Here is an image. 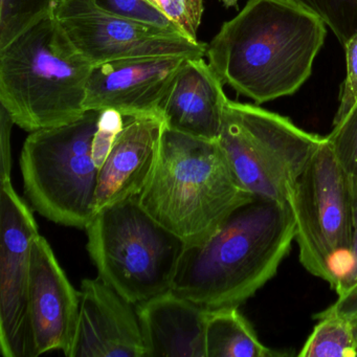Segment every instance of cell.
<instances>
[{"mask_svg":"<svg viewBox=\"0 0 357 357\" xmlns=\"http://www.w3.org/2000/svg\"><path fill=\"white\" fill-rule=\"evenodd\" d=\"M326 33L294 0H248L208 43L206 57L223 84L260 105L302 87Z\"/></svg>","mask_w":357,"mask_h":357,"instance_id":"6da1fadb","label":"cell"},{"mask_svg":"<svg viewBox=\"0 0 357 357\" xmlns=\"http://www.w3.org/2000/svg\"><path fill=\"white\" fill-rule=\"evenodd\" d=\"M296 233L289 204L257 198L185 246L171 290L206 309L239 307L277 275Z\"/></svg>","mask_w":357,"mask_h":357,"instance_id":"7a4b0ae2","label":"cell"},{"mask_svg":"<svg viewBox=\"0 0 357 357\" xmlns=\"http://www.w3.org/2000/svg\"><path fill=\"white\" fill-rule=\"evenodd\" d=\"M139 204L185 245L214 234L238 208L257 199L229 166L218 141L167 128Z\"/></svg>","mask_w":357,"mask_h":357,"instance_id":"3957f363","label":"cell"},{"mask_svg":"<svg viewBox=\"0 0 357 357\" xmlns=\"http://www.w3.org/2000/svg\"><path fill=\"white\" fill-rule=\"evenodd\" d=\"M93 68L52 16L0 50L1 107L29 132L74 122Z\"/></svg>","mask_w":357,"mask_h":357,"instance_id":"277c9868","label":"cell"},{"mask_svg":"<svg viewBox=\"0 0 357 357\" xmlns=\"http://www.w3.org/2000/svg\"><path fill=\"white\" fill-rule=\"evenodd\" d=\"M85 229L98 277L123 298L137 305L171 290L185 243L137 197L102 208Z\"/></svg>","mask_w":357,"mask_h":357,"instance_id":"5b68a950","label":"cell"},{"mask_svg":"<svg viewBox=\"0 0 357 357\" xmlns=\"http://www.w3.org/2000/svg\"><path fill=\"white\" fill-rule=\"evenodd\" d=\"M103 112L86 110L62 126L33 131L20 156L24 195L49 220L85 229L96 216L99 168L93 143Z\"/></svg>","mask_w":357,"mask_h":357,"instance_id":"8992f818","label":"cell"},{"mask_svg":"<svg viewBox=\"0 0 357 357\" xmlns=\"http://www.w3.org/2000/svg\"><path fill=\"white\" fill-rule=\"evenodd\" d=\"M217 141L246 191L258 199L288 204L326 137L259 106L229 100Z\"/></svg>","mask_w":357,"mask_h":357,"instance_id":"52a82bcc","label":"cell"},{"mask_svg":"<svg viewBox=\"0 0 357 357\" xmlns=\"http://www.w3.org/2000/svg\"><path fill=\"white\" fill-rule=\"evenodd\" d=\"M288 204L296 220L301 263L337 289L351 267L352 189L327 139L298 177Z\"/></svg>","mask_w":357,"mask_h":357,"instance_id":"ba28073f","label":"cell"},{"mask_svg":"<svg viewBox=\"0 0 357 357\" xmlns=\"http://www.w3.org/2000/svg\"><path fill=\"white\" fill-rule=\"evenodd\" d=\"M55 18L70 43L93 66L154 57L204 58L208 45L176 30L105 11L95 0H59Z\"/></svg>","mask_w":357,"mask_h":357,"instance_id":"9c48e42d","label":"cell"},{"mask_svg":"<svg viewBox=\"0 0 357 357\" xmlns=\"http://www.w3.org/2000/svg\"><path fill=\"white\" fill-rule=\"evenodd\" d=\"M0 181V347L5 357H33L29 284L38 227L11 178Z\"/></svg>","mask_w":357,"mask_h":357,"instance_id":"30bf717a","label":"cell"},{"mask_svg":"<svg viewBox=\"0 0 357 357\" xmlns=\"http://www.w3.org/2000/svg\"><path fill=\"white\" fill-rule=\"evenodd\" d=\"M188 59L139 58L98 64L87 81L85 110L162 118V105Z\"/></svg>","mask_w":357,"mask_h":357,"instance_id":"8fae6325","label":"cell"},{"mask_svg":"<svg viewBox=\"0 0 357 357\" xmlns=\"http://www.w3.org/2000/svg\"><path fill=\"white\" fill-rule=\"evenodd\" d=\"M29 321L33 357L50 351L68 355L78 324L81 291L75 289L39 234L31 246Z\"/></svg>","mask_w":357,"mask_h":357,"instance_id":"7c38bea8","label":"cell"},{"mask_svg":"<svg viewBox=\"0 0 357 357\" xmlns=\"http://www.w3.org/2000/svg\"><path fill=\"white\" fill-rule=\"evenodd\" d=\"M68 357H148L137 305L103 280L81 283L76 334Z\"/></svg>","mask_w":357,"mask_h":357,"instance_id":"4fadbf2b","label":"cell"},{"mask_svg":"<svg viewBox=\"0 0 357 357\" xmlns=\"http://www.w3.org/2000/svg\"><path fill=\"white\" fill-rule=\"evenodd\" d=\"M165 122L160 116L127 118L99 169L96 212L145 189L158 162Z\"/></svg>","mask_w":357,"mask_h":357,"instance_id":"5bb4252c","label":"cell"},{"mask_svg":"<svg viewBox=\"0 0 357 357\" xmlns=\"http://www.w3.org/2000/svg\"><path fill=\"white\" fill-rule=\"evenodd\" d=\"M223 85L204 58L188 59L162 105L167 128L217 141L229 101Z\"/></svg>","mask_w":357,"mask_h":357,"instance_id":"9a60e30c","label":"cell"},{"mask_svg":"<svg viewBox=\"0 0 357 357\" xmlns=\"http://www.w3.org/2000/svg\"><path fill=\"white\" fill-rule=\"evenodd\" d=\"M148 357H206L208 309L172 290L137 305Z\"/></svg>","mask_w":357,"mask_h":357,"instance_id":"2e32d148","label":"cell"},{"mask_svg":"<svg viewBox=\"0 0 357 357\" xmlns=\"http://www.w3.org/2000/svg\"><path fill=\"white\" fill-rule=\"evenodd\" d=\"M283 353L265 346L238 307L208 309L206 357H275Z\"/></svg>","mask_w":357,"mask_h":357,"instance_id":"e0dca14e","label":"cell"},{"mask_svg":"<svg viewBox=\"0 0 357 357\" xmlns=\"http://www.w3.org/2000/svg\"><path fill=\"white\" fill-rule=\"evenodd\" d=\"M319 323L301 349L300 357H357L353 319L331 308L315 315Z\"/></svg>","mask_w":357,"mask_h":357,"instance_id":"ac0fdd59","label":"cell"},{"mask_svg":"<svg viewBox=\"0 0 357 357\" xmlns=\"http://www.w3.org/2000/svg\"><path fill=\"white\" fill-rule=\"evenodd\" d=\"M59 0H0V50L55 15Z\"/></svg>","mask_w":357,"mask_h":357,"instance_id":"d6986e66","label":"cell"},{"mask_svg":"<svg viewBox=\"0 0 357 357\" xmlns=\"http://www.w3.org/2000/svg\"><path fill=\"white\" fill-rule=\"evenodd\" d=\"M330 28L340 45L357 33V0H294Z\"/></svg>","mask_w":357,"mask_h":357,"instance_id":"ffe728a7","label":"cell"},{"mask_svg":"<svg viewBox=\"0 0 357 357\" xmlns=\"http://www.w3.org/2000/svg\"><path fill=\"white\" fill-rule=\"evenodd\" d=\"M334 155L351 178H357V101L326 137Z\"/></svg>","mask_w":357,"mask_h":357,"instance_id":"44dd1931","label":"cell"},{"mask_svg":"<svg viewBox=\"0 0 357 357\" xmlns=\"http://www.w3.org/2000/svg\"><path fill=\"white\" fill-rule=\"evenodd\" d=\"M353 199V241L351 267L348 275L335 290L337 300L329 307L351 319L357 317V178H351Z\"/></svg>","mask_w":357,"mask_h":357,"instance_id":"7402d4cb","label":"cell"},{"mask_svg":"<svg viewBox=\"0 0 357 357\" xmlns=\"http://www.w3.org/2000/svg\"><path fill=\"white\" fill-rule=\"evenodd\" d=\"M164 14L188 38L197 41V32L204 15L202 0H146Z\"/></svg>","mask_w":357,"mask_h":357,"instance_id":"603a6c76","label":"cell"},{"mask_svg":"<svg viewBox=\"0 0 357 357\" xmlns=\"http://www.w3.org/2000/svg\"><path fill=\"white\" fill-rule=\"evenodd\" d=\"M95 1L102 9L116 15L137 20L144 24L162 26L169 30L179 31L164 14L152 7L146 0H95Z\"/></svg>","mask_w":357,"mask_h":357,"instance_id":"cb8c5ba5","label":"cell"},{"mask_svg":"<svg viewBox=\"0 0 357 357\" xmlns=\"http://www.w3.org/2000/svg\"><path fill=\"white\" fill-rule=\"evenodd\" d=\"M346 77L342 85L340 105L333 122L340 120L357 101V33L344 45Z\"/></svg>","mask_w":357,"mask_h":357,"instance_id":"d4e9b609","label":"cell"},{"mask_svg":"<svg viewBox=\"0 0 357 357\" xmlns=\"http://www.w3.org/2000/svg\"><path fill=\"white\" fill-rule=\"evenodd\" d=\"M122 116L112 112H103L99 128L93 143V158L96 166L101 168L114 146L116 135L123 127Z\"/></svg>","mask_w":357,"mask_h":357,"instance_id":"484cf974","label":"cell"},{"mask_svg":"<svg viewBox=\"0 0 357 357\" xmlns=\"http://www.w3.org/2000/svg\"><path fill=\"white\" fill-rule=\"evenodd\" d=\"M14 122L9 112L1 107L0 110V181L11 178V130Z\"/></svg>","mask_w":357,"mask_h":357,"instance_id":"4316f807","label":"cell"},{"mask_svg":"<svg viewBox=\"0 0 357 357\" xmlns=\"http://www.w3.org/2000/svg\"><path fill=\"white\" fill-rule=\"evenodd\" d=\"M353 335H354L355 346L357 350V317L353 319Z\"/></svg>","mask_w":357,"mask_h":357,"instance_id":"83f0119b","label":"cell"}]
</instances>
